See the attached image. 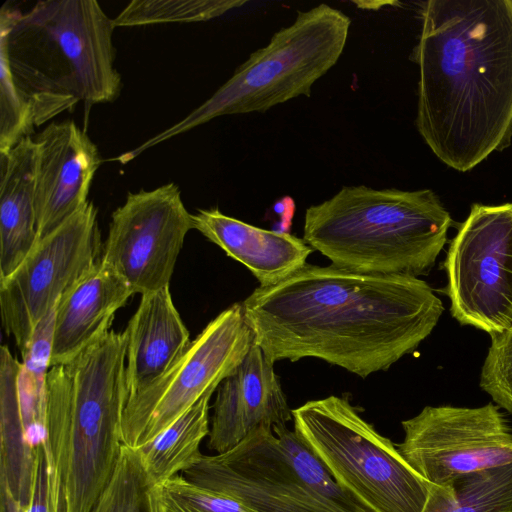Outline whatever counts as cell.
<instances>
[{
	"mask_svg": "<svg viewBox=\"0 0 512 512\" xmlns=\"http://www.w3.org/2000/svg\"><path fill=\"white\" fill-rule=\"evenodd\" d=\"M194 229L242 263L260 287L284 280L306 264L314 251L288 232L267 230L225 215L217 207L192 214Z\"/></svg>",
	"mask_w": 512,
	"mask_h": 512,
	"instance_id": "cell-19",
	"label": "cell"
},
{
	"mask_svg": "<svg viewBox=\"0 0 512 512\" xmlns=\"http://www.w3.org/2000/svg\"><path fill=\"white\" fill-rule=\"evenodd\" d=\"M34 140L38 148L35 205L40 240L89 202L101 158L94 142L71 120L49 123Z\"/></svg>",
	"mask_w": 512,
	"mask_h": 512,
	"instance_id": "cell-14",
	"label": "cell"
},
{
	"mask_svg": "<svg viewBox=\"0 0 512 512\" xmlns=\"http://www.w3.org/2000/svg\"><path fill=\"white\" fill-rule=\"evenodd\" d=\"M194 229L175 183L129 192L111 215L101 262L141 295L169 286L187 233Z\"/></svg>",
	"mask_w": 512,
	"mask_h": 512,
	"instance_id": "cell-12",
	"label": "cell"
},
{
	"mask_svg": "<svg viewBox=\"0 0 512 512\" xmlns=\"http://www.w3.org/2000/svg\"><path fill=\"white\" fill-rule=\"evenodd\" d=\"M253 344L242 303L223 310L161 378L127 400L121 425L123 445L135 449L149 442L205 395L213 394Z\"/></svg>",
	"mask_w": 512,
	"mask_h": 512,
	"instance_id": "cell-8",
	"label": "cell"
},
{
	"mask_svg": "<svg viewBox=\"0 0 512 512\" xmlns=\"http://www.w3.org/2000/svg\"><path fill=\"white\" fill-rule=\"evenodd\" d=\"M89 512H164L158 486L136 449L122 446L113 474Z\"/></svg>",
	"mask_w": 512,
	"mask_h": 512,
	"instance_id": "cell-23",
	"label": "cell"
},
{
	"mask_svg": "<svg viewBox=\"0 0 512 512\" xmlns=\"http://www.w3.org/2000/svg\"><path fill=\"white\" fill-rule=\"evenodd\" d=\"M34 127L32 108L14 81L6 53L0 49V155L30 136Z\"/></svg>",
	"mask_w": 512,
	"mask_h": 512,
	"instance_id": "cell-25",
	"label": "cell"
},
{
	"mask_svg": "<svg viewBox=\"0 0 512 512\" xmlns=\"http://www.w3.org/2000/svg\"><path fill=\"white\" fill-rule=\"evenodd\" d=\"M350 26L348 15L325 3L297 11L290 25L251 53L206 101L114 161L126 164L145 150L220 116L264 113L301 95L310 97L313 84L341 57Z\"/></svg>",
	"mask_w": 512,
	"mask_h": 512,
	"instance_id": "cell-6",
	"label": "cell"
},
{
	"mask_svg": "<svg viewBox=\"0 0 512 512\" xmlns=\"http://www.w3.org/2000/svg\"><path fill=\"white\" fill-rule=\"evenodd\" d=\"M183 474L254 512H344L300 476L268 424L227 452L203 455Z\"/></svg>",
	"mask_w": 512,
	"mask_h": 512,
	"instance_id": "cell-13",
	"label": "cell"
},
{
	"mask_svg": "<svg viewBox=\"0 0 512 512\" xmlns=\"http://www.w3.org/2000/svg\"><path fill=\"white\" fill-rule=\"evenodd\" d=\"M97 216L98 209L89 201L38 240L16 270L0 280L2 326L21 355L39 321L100 262L103 245Z\"/></svg>",
	"mask_w": 512,
	"mask_h": 512,
	"instance_id": "cell-10",
	"label": "cell"
},
{
	"mask_svg": "<svg viewBox=\"0 0 512 512\" xmlns=\"http://www.w3.org/2000/svg\"><path fill=\"white\" fill-rule=\"evenodd\" d=\"M294 431L334 480L373 512H424L436 485L347 398L311 400L292 410Z\"/></svg>",
	"mask_w": 512,
	"mask_h": 512,
	"instance_id": "cell-7",
	"label": "cell"
},
{
	"mask_svg": "<svg viewBox=\"0 0 512 512\" xmlns=\"http://www.w3.org/2000/svg\"><path fill=\"white\" fill-rule=\"evenodd\" d=\"M451 314L490 335L512 326V203L473 204L444 261Z\"/></svg>",
	"mask_w": 512,
	"mask_h": 512,
	"instance_id": "cell-9",
	"label": "cell"
},
{
	"mask_svg": "<svg viewBox=\"0 0 512 512\" xmlns=\"http://www.w3.org/2000/svg\"><path fill=\"white\" fill-rule=\"evenodd\" d=\"M19 362L0 351V485L23 507L31 502L45 441L47 402L19 392Z\"/></svg>",
	"mask_w": 512,
	"mask_h": 512,
	"instance_id": "cell-16",
	"label": "cell"
},
{
	"mask_svg": "<svg viewBox=\"0 0 512 512\" xmlns=\"http://www.w3.org/2000/svg\"><path fill=\"white\" fill-rule=\"evenodd\" d=\"M241 303L254 344L272 364L312 357L363 379L413 353L444 311L418 277L307 263Z\"/></svg>",
	"mask_w": 512,
	"mask_h": 512,
	"instance_id": "cell-1",
	"label": "cell"
},
{
	"mask_svg": "<svg viewBox=\"0 0 512 512\" xmlns=\"http://www.w3.org/2000/svg\"><path fill=\"white\" fill-rule=\"evenodd\" d=\"M164 512H254L219 492L176 475L157 485Z\"/></svg>",
	"mask_w": 512,
	"mask_h": 512,
	"instance_id": "cell-26",
	"label": "cell"
},
{
	"mask_svg": "<svg viewBox=\"0 0 512 512\" xmlns=\"http://www.w3.org/2000/svg\"><path fill=\"white\" fill-rule=\"evenodd\" d=\"M111 19L95 0H41L25 13L6 2L0 49L40 126L78 102H113L122 89Z\"/></svg>",
	"mask_w": 512,
	"mask_h": 512,
	"instance_id": "cell-4",
	"label": "cell"
},
{
	"mask_svg": "<svg viewBox=\"0 0 512 512\" xmlns=\"http://www.w3.org/2000/svg\"><path fill=\"white\" fill-rule=\"evenodd\" d=\"M452 225L430 189L343 186L306 209L303 240L335 267L362 274H427Z\"/></svg>",
	"mask_w": 512,
	"mask_h": 512,
	"instance_id": "cell-5",
	"label": "cell"
},
{
	"mask_svg": "<svg viewBox=\"0 0 512 512\" xmlns=\"http://www.w3.org/2000/svg\"><path fill=\"white\" fill-rule=\"evenodd\" d=\"M0 512H25L23 508L12 496V494L0 485Z\"/></svg>",
	"mask_w": 512,
	"mask_h": 512,
	"instance_id": "cell-29",
	"label": "cell"
},
{
	"mask_svg": "<svg viewBox=\"0 0 512 512\" xmlns=\"http://www.w3.org/2000/svg\"><path fill=\"white\" fill-rule=\"evenodd\" d=\"M293 420L274 364L253 344L236 370L217 388L208 448L217 454L238 445L256 427Z\"/></svg>",
	"mask_w": 512,
	"mask_h": 512,
	"instance_id": "cell-15",
	"label": "cell"
},
{
	"mask_svg": "<svg viewBox=\"0 0 512 512\" xmlns=\"http://www.w3.org/2000/svg\"><path fill=\"white\" fill-rule=\"evenodd\" d=\"M25 512H54L51 498L49 467L42 451L33 496Z\"/></svg>",
	"mask_w": 512,
	"mask_h": 512,
	"instance_id": "cell-28",
	"label": "cell"
},
{
	"mask_svg": "<svg viewBox=\"0 0 512 512\" xmlns=\"http://www.w3.org/2000/svg\"><path fill=\"white\" fill-rule=\"evenodd\" d=\"M126 336L110 330L47 377L44 455L54 512H89L121 448Z\"/></svg>",
	"mask_w": 512,
	"mask_h": 512,
	"instance_id": "cell-3",
	"label": "cell"
},
{
	"mask_svg": "<svg viewBox=\"0 0 512 512\" xmlns=\"http://www.w3.org/2000/svg\"><path fill=\"white\" fill-rule=\"evenodd\" d=\"M124 333L127 400L161 378L191 343L169 286L141 295Z\"/></svg>",
	"mask_w": 512,
	"mask_h": 512,
	"instance_id": "cell-18",
	"label": "cell"
},
{
	"mask_svg": "<svg viewBox=\"0 0 512 512\" xmlns=\"http://www.w3.org/2000/svg\"><path fill=\"white\" fill-rule=\"evenodd\" d=\"M211 396L205 395L156 437L135 448L156 485L184 473L202 458L200 444L210 432Z\"/></svg>",
	"mask_w": 512,
	"mask_h": 512,
	"instance_id": "cell-21",
	"label": "cell"
},
{
	"mask_svg": "<svg viewBox=\"0 0 512 512\" xmlns=\"http://www.w3.org/2000/svg\"><path fill=\"white\" fill-rule=\"evenodd\" d=\"M101 261L60 298L50 366L66 365L110 331L115 313L134 295Z\"/></svg>",
	"mask_w": 512,
	"mask_h": 512,
	"instance_id": "cell-17",
	"label": "cell"
},
{
	"mask_svg": "<svg viewBox=\"0 0 512 512\" xmlns=\"http://www.w3.org/2000/svg\"><path fill=\"white\" fill-rule=\"evenodd\" d=\"M480 387L496 405L512 414V326L491 337L480 373Z\"/></svg>",
	"mask_w": 512,
	"mask_h": 512,
	"instance_id": "cell-27",
	"label": "cell"
},
{
	"mask_svg": "<svg viewBox=\"0 0 512 512\" xmlns=\"http://www.w3.org/2000/svg\"><path fill=\"white\" fill-rule=\"evenodd\" d=\"M424 512H512V463L436 486Z\"/></svg>",
	"mask_w": 512,
	"mask_h": 512,
	"instance_id": "cell-22",
	"label": "cell"
},
{
	"mask_svg": "<svg viewBox=\"0 0 512 512\" xmlns=\"http://www.w3.org/2000/svg\"><path fill=\"white\" fill-rule=\"evenodd\" d=\"M419 6L415 125L440 161L466 172L512 140V1Z\"/></svg>",
	"mask_w": 512,
	"mask_h": 512,
	"instance_id": "cell-2",
	"label": "cell"
},
{
	"mask_svg": "<svg viewBox=\"0 0 512 512\" xmlns=\"http://www.w3.org/2000/svg\"><path fill=\"white\" fill-rule=\"evenodd\" d=\"M37 156L31 136L0 155V280L13 273L38 242Z\"/></svg>",
	"mask_w": 512,
	"mask_h": 512,
	"instance_id": "cell-20",
	"label": "cell"
},
{
	"mask_svg": "<svg viewBox=\"0 0 512 512\" xmlns=\"http://www.w3.org/2000/svg\"><path fill=\"white\" fill-rule=\"evenodd\" d=\"M401 424L404 438L398 451L436 486L512 463V428L498 405L426 406Z\"/></svg>",
	"mask_w": 512,
	"mask_h": 512,
	"instance_id": "cell-11",
	"label": "cell"
},
{
	"mask_svg": "<svg viewBox=\"0 0 512 512\" xmlns=\"http://www.w3.org/2000/svg\"><path fill=\"white\" fill-rule=\"evenodd\" d=\"M242 0H132L115 18L116 27L208 21L241 7Z\"/></svg>",
	"mask_w": 512,
	"mask_h": 512,
	"instance_id": "cell-24",
	"label": "cell"
}]
</instances>
